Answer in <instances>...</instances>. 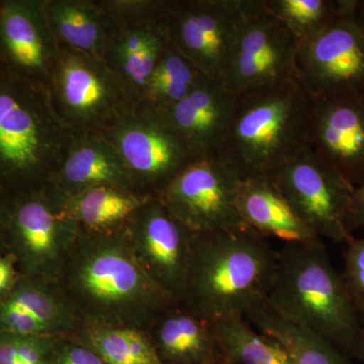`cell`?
Returning <instances> with one entry per match:
<instances>
[{"instance_id":"cell-26","label":"cell","mask_w":364,"mask_h":364,"mask_svg":"<svg viewBox=\"0 0 364 364\" xmlns=\"http://www.w3.org/2000/svg\"><path fill=\"white\" fill-rule=\"evenodd\" d=\"M74 339L107 364H162L147 331L83 325Z\"/></svg>"},{"instance_id":"cell-25","label":"cell","mask_w":364,"mask_h":364,"mask_svg":"<svg viewBox=\"0 0 364 364\" xmlns=\"http://www.w3.org/2000/svg\"><path fill=\"white\" fill-rule=\"evenodd\" d=\"M210 325L221 348L223 364H291L284 347L243 316H229Z\"/></svg>"},{"instance_id":"cell-36","label":"cell","mask_w":364,"mask_h":364,"mask_svg":"<svg viewBox=\"0 0 364 364\" xmlns=\"http://www.w3.org/2000/svg\"><path fill=\"white\" fill-rule=\"evenodd\" d=\"M361 324H363V363H364V313L361 315Z\"/></svg>"},{"instance_id":"cell-3","label":"cell","mask_w":364,"mask_h":364,"mask_svg":"<svg viewBox=\"0 0 364 364\" xmlns=\"http://www.w3.org/2000/svg\"><path fill=\"white\" fill-rule=\"evenodd\" d=\"M277 250L248 230L193 235L179 303L208 323L244 316L267 298Z\"/></svg>"},{"instance_id":"cell-28","label":"cell","mask_w":364,"mask_h":364,"mask_svg":"<svg viewBox=\"0 0 364 364\" xmlns=\"http://www.w3.org/2000/svg\"><path fill=\"white\" fill-rule=\"evenodd\" d=\"M263 6L299 44L329 25L339 14L343 0H263Z\"/></svg>"},{"instance_id":"cell-10","label":"cell","mask_w":364,"mask_h":364,"mask_svg":"<svg viewBox=\"0 0 364 364\" xmlns=\"http://www.w3.org/2000/svg\"><path fill=\"white\" fill-rule=\"evenodd\" d=\"M55 111L74 135L102 133L131 102L102 60L60 48L49 86Z\"/></svg>"},{"instance_id":"cell-37","label":"cell","mask_w":364,"mask_h":364,"mask_svg":"<svg viewBox=\"0 0 364 364\" xmlns=\"http://www.w3.org/2000/svg\"><path fill=\"white\" fill-rule=\"evenodd\" d=\"M363 6H364V1H363Z\"/></svg>"},{"instance_id":"cell-38","label":"cell","mask_w":364,"mask_h":364,"mask_svg":"<svg viewBox=\"0 0 364 364\" xmlns=\"http://www.w3.org/2000/svg\"></svg>"},{"instance_id":"cell-17","label":"cell","mask_w":364,"mask_h":364,"mask_svg":"<svg viewBox=\"0 0 364 364\" xmlns=\"http://www.w3.org/2000/svg\"><path fill=\"white\" fill-rule=\"evenodd\" d=\"M80 318L56 284L20 277L0 298V332L21 336H72L82 327Z\"/></svg>"},{"instance_id":"cell-34","label":"cell","mask_w":364,"mask_h":364,"mask_svg":"<svg viewBox=\"0 0 364 364\" xmlns=\"http://www.w3.org/2000/svg\"><path fill=\"white\" fill-rule=\"evenodd\" d=\"M348 224L351 232L364 229V183L354 189Z\"/></svg>"},{"instance_id":"cell-6","label":"cell","mask_w":364,"mask_h":364,"mask_svg":"<svg viewBox=\"0 0 364 364\" xmlns=\"http://www.w3.org/2000/svg\"><path fill=\"white\" fill-rule=\"evenodd\" d=\"M79 233L67 198L49 183L7 198V252L21 277L56 284Z\"/></svg>"},{"instance_id":"cell-1","label":"cell","mask_w":364,"mask_h":364,"mask_svg":"<svg viewBox=\"0 0 364 364\" xmlns=\"http://www.w3.org/2000/svg\"><path fill=\"white\" fill-rule=\"evenodd\" d=\"M83 325L143 330L176 301L146 274L126 226L111 233L81 229L56 282Z\"/></svg>"},{"instance_id":"cell-20","label":"cell","mask_w":364,"mask_h":364,"mask_svg":"<svg viewBox=\"0 0 364 364\" xmlns=\"http://www.w3.org/2000/svg\"><path fill=\"white\" fill-rule=\"evenodd\" d=\"M238 212L246 229L262 238H275L284 245L322 240L301 221L286 196L267 176L242 179Z\"/></svg>"},{"instance_id":"cell-27","label":"cell","mask_w":364,"mask_h":364,"mask_svg":"<svg viewBox=\"0 0 364 364\" xmlns=\"http://www.w3.org/2000/svg\"><path fill=\"white\" fill-rule=\"evenodd\" d=\"M205 79L193 63L168 44L155 66L140 105L164 111L183 100Z\"/></svg>"},{"instance_id":"cell-18","label":"cell","mask_w":364,"mask_h":364,"mask_svg":"<svg viewBox=\"0 0 364 364\" xmlns=\"http://www.w3.org/2000/svg\"><path fill=\"white\" fill-rule=\"evenodd\" d=\"M236 95L205 79L183 100L161 111L196 158L217 156L226 138Z\"/></svg>"},{"instance_id":"cell-24","label":"cell","mask_w":364,"mask_h":364,"mask_svg":"<svg viewBox=\"0 0 364 364\" xmlns=\"http://www.w3.org/2000/svg\"><path fill=\"white\" fill-rule=\"evenodd\" d=\"M150 198H152L104 186L67 198V203L81 229L104 234L126 226L132 215Z\"/></svg>"},{"instance_id":"cell-32","label":"cell","mask_w":364,"mask_h":364,"mask_svg":"<svg viewBox=\"0 0 364 364\" xmlns=\"http://www.w3.org/2000/svg\"><path fill=\"white\" fill-rule=\"evenodd\" d=\"M50 364H107L92 350L71 336L55 342Z\"/></svg>"},{"instance_id":"cell-5","label":"cell","mask_w":364,"mask_h":364,"mask_svg":"<svg viewBox=\"0 0 364 364\" xmlns=\"http://www.w3.org/2000/svg\"><path fill=\"white\" fill-rule=\"evenodd\" d=\"M312 102L296 77L238 93L220 155L243 178L269 176L308 146Z\"/></svg>"},{"instance_id":"cell-2","label":"cell","mask_w":364,"mask_h":364,"mask_svg":"<svg viewBox=\"0 0 364 364\" xmlns=\"http://www.w3.org/2000/svg\"><path fill=\"white\" fill-rule=\"evenodd\" d=\"M267 301L284 317L317 333L348 358L363 361V324L341 273L323 240L277 251Z\"/></svg>"},{"instance_id":"cell-23","label":"cell","mask_w":364,"mask_h":364,"mask_svg":"<svg viewBox=\"0 0 364 364\" xmlns=\"http://www.w3.org/2000/svg\"><path fill=\"white\" fill-rule=\"evenodd\" d=\"M243 317L256 329L277 340L291 364H351L348 356L334 344L284 317L267 299L249 309Z\"/></svg>"},{"instance_id":"cell-8","label":"cell","mask_w":364,"mask_h":364,"mask_svg":"<svg viewBox=\"0 0 364 364\" xmlns=\"http://www.w3.org/2000/svg\"><path fill=\"white\" fill-rule=\"evenodd\" d=\"M296 78L312 98L364 95V6L343 0L339 14L298 44Z\"/></svg>"},{"instance_id":"cell-12","label":"cell","mask_w":364,"mask_h":364,"mask_svg":"<svg viewBox=\"0 0 364 364\" xmlns=\"http://www.w3.org/2000/svg\"><path fill=\"white\" fill-rule=\"evenodd\" d=\"M250 0H169V44L208 80L222 82Z\"/></svg>"},{"instance_id":"cell-19","label":"cell","mask_w":364,"mask_h":364,"mask_svg":"<svg viewBox=\"0 0 364 364\" xmlns=\"http://www.w3.org/2000/svg\"><path fill=\"white\" fill-rule=\"evenodd\" d=\"M49 184L66 198L104 186L136 193L123 161L102 134L74 135Z\"/></svg>"},{"instance_id":"cell-35","label":"cell","mask_w":364,"mask_h":364,"mask_svg":"<svg viewBox=\"0 0 364 364\" xmlns=\"http://www.w3.org/2000/svg\"><path fill=\"white\" fill-rule=\"evenodd\" d=\"M6 198L0 195V254L9 253L6 237Z\"/></svg>"},{"instance_id":"cell-30","label":"cell","mask_w":364,"mask_h":364,"mask_svg":"<svg viewBox=\"0 0 364 364\" xmlns=\"http://www.w3.org/2000/svg\"><path fill=\"white\" fill-rule=\"evenodd\" d=\"M117 25L157 20L166 13L169 0H100Z\"/></svg>"},{"instance_id":"cell-4","label":"cell","mask_w":364,"mask_h":364,"mask_svg":"<svg viewBox=\"0 0 364 364\" xmlns=\"http://www.w3.org/2000/svg\"><path fill=\"white\" fill-rule=\"evenodd\" d=\"M73 138L49 90L0 64V195L7 200L49 183Z\"/></svg>"},{"instance_id":"cell-13","label":"cell","mask_w":364,"mask_h":364,"mask_svg":"<svg viewBox=\"0 0 364 364\" xmlns=\"http://www.w3.org/2000/svg\"><path fill=\"white\" fill-rule=\"evenodd\" d=\"M298 42L263 0H250L222 85L234 95L296 77Z\"/></svg>"},{"instance_id":"cell-21","label":"cell","mask_w":364,"mask_h":364,"mask_svg":"<svg viewBox=\"0 0 364 364\" xmlns=\"http://www.w3.org/2000/svg\"><path fill=\"white\" fill-rule=\"evenodd\" d=\"M147 333L162 364H223L210 323L181 303L160 314Z\"/></svg>"},{"instance_id":"cell-33","label":"cell","mask_w":364,"mask_h":364,"mask_svg":"<svg viewBox=\"0 0 364 364\" xmlns=\"http://www.w3.org/2000/svg\"><path fill=\"white\" fill-rule=\"evenodd\" d=\"M20 277L13 256L9 253L0 254V298L14 289Z\"/></svg>"},{"instance_id":"cell-22","label":"cell","mask_w":364,"mask_h":364,"mask_svg":"<svg viewBox=\"0 0 364 364\" xmlns=\"http://www.w3.org/2000/svg\"><path fill=\"white\" fill-rule=\"evenodd\" d=\"M45 7L60 48L104 59L117 23L100 0H45Z\"/></svg>"},{"instance_id":"cell-31","label":"cell","mask_w":364,"mask_h":364,"mask_svg":"<svg viewBox=\"0 0 364 364\" xmlns=\"http://www.w3.org/2000/svg\"><path fill=\"white\" fill-rule=\"evenodd\" d=\"M344 252V270L341 273L360 315L364 313V237L353 238Z\"/></svg>"},{"instance_id":"cell-7","label":"cell","mask_w":364,"mask_h":364,"mask_svg":"<svg viewBox=\"0 0 364 364\" xmlns=\"http://www.w3.org/2000/svg\"><path fill=\"white\" fill-rule=\"evenodd\" d=\"M136 193L158 198L174 177L198 159L161 111L130 105L104 132Z\"/></svg>"},{"instance_id":"cell-16","label":"cell","mask_w":364,"mask_h":364,"mask_svg":"<svg viewBox=\"0 0 364 364\" xmlns=\"http://www.w3.org/2000/svg\"><path fill=\"white\" fill-rule=\"evenodd\" d=\"M308 146L354 188L364 183V95L313 98Z\"/></svg>"},{"instance_id":"cell-15","label":"cell","mask_w":364,"mask_h":364,"mask_svg":"<svg viewBox=\"0 0 364 364\" xmlns=\"http://www.w3.org/2000/svg\"><path fill=\"white\" fill-rule=\"evenodd\" d=\"M60 46L45 0H0V64L49 90Z\"/></svg>"},{"instance_id":"cell-29","label":"cell","mask_w":364,"mask_h":364,"mask_svg":"<svg viewBox=\"0 0 364 364\" xmlns=\"http://www.w3.org/2000/svg\"><path fill=\"white\" fill-rule=\"evenodd\" d=\"M57 339L0 332V364H50Z\"/></svg>"},{"instance_id":"cell-11","label":"cell","mask_w":364,"mask_h":364,"mask_svg":"<svg viewBox=\"0 0 364 364\" xmlns=\"http://www.w3.org/2000/svg\"><path fill=\"white\" fill-rule=\"evenodd\" d=\"M242 179L221 155L198 158L158 198L191 233L247 230L238 212Z\"/></svg>"},{"instance_id":"cell-14","label":"cell","mask_w":364,"mask_h":364,"mask_svg":"<svg viewBox=\"0 0 364 364\" xmlns=\"http://www.w3.org/2000/svg\"><path fill=\"white\" fill-rule=\"evenodd\" d=\"M126 231L139 265L163 293L179 303L195 234L158 198H150L132 215Z\"/></svg>"},{"instance_id":"cell-9","label":"cell","mask_w":364,"mask_h":364,"mask_svg":"<svg viewBox=\"0 0 364 364\" xmlns=\"http://www.w3.org/2000/svg\"><path fill=\"white\" fill-rule=\"evenodd\" d=\"M267 177L318 238L345 244L353 239L348 223L355 188L309 146Z\"/></svg>"}]
</instances>
